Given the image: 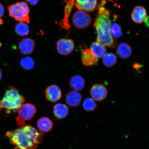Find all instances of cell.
<instances>
[{
	"label": "cell",
	"mask_w": 149,
	"mask_h": 149,
	"mask_svg": "<svg viewBox=\"0 0 149 149\" xmlns=\"http://www.w3.org/2000/svg\"><path fill=\"white\" fill-rule=\"evenodd\" d=\"M110 16V13L108 9L103 7H100L99 9L94 26L97 33V42L108 47L115 48L117 43L110 32L111 24Z\"/></svg>",
	"instance_id": "cell-2"
},
{
	"label": "cell",
	"mask_w": 149,
	"mask_h": 149,
	"mask_svg": "<svg viewBox=\"0 0 149 149\" xmlns=\"http://www.w3.org/2000/svg\"><path fill=\"white\" fill-rule=\"evenodd\" d=\"M133 67L135 70H138L141 68V65L139 63H135L133 64Z\"/></svg>",
	"instance_id": "cell-27"
},
{
	"label": "cell",
	"mask_w": 149,
	"mask_h": 149,
	"mask_svg": "<svg viewBox=\"0 0 149 149\" xmlns=\"http://www.w3.org/2000/svg\"><path fill=\"white\" fill-rule=\"evenodd\" d=\"M117 61L116 56L113 53H107L102 57V63L107 68H111L114 66Z\"/></svg>",
	"instance_id": "cell-20"
},
{
	"label": "cell",
	"mask_w": 149,
	"mask_h": 149,
	"mask_svg": "<svg viewBox=\"0 0 149 149\" xmlns=\"http://www.w3.org/2000/svg\"><path fill=\"white\" fill-rule=\"evenodd\" d=\"M15 149H36L43 140V133L29 125L23 126L14 131L7 132Z\"/></svg>",
	"instance_id": "cell-1"
},
{
	"label": "cell",
	"mask_w": 149,
	"mask_h": 149,
	"mask_svg": "<svg viewBox=\"0 0 149 149\" xmlns=\"http://www.w3.org/2000/svg\"><path fill=\"white\" fill-rule=\"evenodd\" d=\"M85 81L83 77L79 75H75L71 78L70 86L74 91H79L83 89L85 86Z\"/></svg>",
	"instance_id": "cell-17"
},
{
	"label": "cell",
	"mask_w": 149,
	"mask_h": 149,
	"mask_svg": "<svg viewBox=\"0 0 149 149\" xmlns=\"http://www.w3.org/2000/svg\"><path fill=\"white\" fill-rule=\"evenodd\" d=\"M68 107L65 104L58 103L54 106V114L58 119L64 118L68 115Z\"/></svg>",
	"instance_id": "cell-18"
},
{
	"label": "cell",
	"mask_w": 149,
	"mask_h": 149,
	"mask_svg": "<svg viewBox=\"0 0 149 149\" xmlns=\"http://www.w3.org/2000/svg\"><path fill=\"white\" fill-rule=\"evenodd\" d=\"M35 45V40L31 38H24L18 44V49L22 55H27L32 53Z\"/></svg>",
	"instance_id": "cell-9"
},
{
	"label": "cell",
	"mask_w": 149,
	"mask_h": 149,
	"mask_svg": "<svg viewBox=\"0 0 149 149\" xmlns=\"http://www.w3.org/2000/svg\"><path fill=\"white\" fill-rule=\"evenodd\" d=\"M90 47L93 54L97 58H102L107 53L105 46L97 42H93Z\"/></svg>",
	"instance_id": "cell-19"
},
{
	"label": "cell",
	"mask_w": 149,
	"mask_h": 149,
	"mask_svg": "<svg viewBox=\"0 0 149 149\" xmlns=\"http://www.w3.org/2000/svg\"><path fill=\"white\" fill-rule=\"evenodd\" d=\"M83 107L85 110L87 112H91L95 110L98 108L97 104L92 98H88L85 99L83 103Z\"/></svg>",
	"instance_id": "cell-22"
},
{
	"label": "cell",
	"mask_w": 149,
	"mask_h": 149,
	"mask_svg": "<svg viewBox=\"0 0 149 149\" xmlns=\"http://www.w3.org/2000/svg\"><path fill=\"white\" fill-rule=\"evenodd\" d=\"M81 60L83 64L86 66H96L98 64V58L89 48L84 50L82 53Z\"/></svg>",
	"instance_id": "cell-12"
},
{
	"label": "cell",
	"mask_w": 149,
	"mask_h": 149,
	"mask_svg": "<svg viewBox=\"0 0 149 149\" xmlns=\"http://www.w3.org/2000/svg\"><path fill=\"white\" fill-rule=\"evenodd\" d=\"M30 5L35 6L38 3L39 0H25Z\"/></svg>",
	"instance_id": "cell-25"
},
{
	"label": "cell",
	"mask_w": 149,
	"mask_h": 149,
	"mask_svg": "<svg viewBox=\"0 0 149 149\" xmlns=\"http://www.w3.org/2000/svg\"><path fill=\"white\" fill-rule=\"evenodd\" d=\"M9 16L17 21L29 23V8L27 3L19 2L9 5L8 8Z\"/></svg>",
	"instance_id": "cell-4"
},
{
	"label": "cell",
	"mask_w": 149,
	"mask_h": 149,
	"mask_svg": "<svg viewBox=\"0 0 149 149\" xmlns=\"http://www.w3.org/2000/svg\"><path fill=\"white\" fill-rule=\"evenodd\" d=\"M58 53L61 55H70L73 51L74 47L73 41L71 39L61 38L56 43Z\"/></svg>",
	"instance_id": "cell-7"
},
{
	"label": "cell",
	"mask_w": 149,
	"mask_h": 149,
	"mask_svg": "<svg viewBox=\"0 0 149 149\" xmlns=\"http://www.w3.org/2000/svg\"><path fill=\"white\" fill-rule=\"evenodd\" d=\"M75 7L79 10L91 12L97 6V0H75Z\"/></svg>",
	"instance_id": "cell-11"
},
{
	"label": "cell",
	"mask_w": 149,
	"mask_h": 149,
	"mask_svg": "<svg viewBox=\"0 0 149 149\" xmlns=\"http://www.w3.org/2000/svg\"><path fill=\"white\" fill-rule=\"evenodd\" d=\"M82 96L77 91H70L67 93L65 101L68 105L72 107H78L81 104Z\"/></svg>",
	"instance_id": "cell-13"
},
{
	"label": "cell",
	"mask_w": 149,
	"mask_h": 149,
	"mask_svg": "<svg viewBox=\"0 0 149 149\" xmlns=\"http://www.w3.org/2000/svg\"><path fill=\"white\" fill-rule=\"evenodd\" d=\"M2 76V74L1 70V69H0V81H1V79Z\"/></svg>",
	"instance_id": "cell-29"
},
{
	"label": "cell",
	"mask_w": 149,
	"mask_h": 149,
	"mask_svg": "<svg viewBox=\"0 0 149 149\" xmlns=\"http://www.w3.org/2000/svg\"><path fill=\"white\" fill-rule=\"evenodd\" d=\"M90 94L93 99L96 101L101 102L107 98L108 90L103 84H95L91 87Z\"/></svg>",
	"instance_id": "cell-8"
},
{
	"label": "cell",
	"mask_w": 149,
	"mask_h": 149,
	"mask_svg": "<svg viewBox=\"0 0 149 149\" xmlns=\"http://www.w3.org/2000/svg\"><path fill=\"white\" fill-rule=\"evenodd\" d=\"M24 96L15 87L9 86L2 99L0 100V110L5 109L7 113L17 112L25 102Z\"/></svg>",
	"instance_id": "cell-3"
},
{
	"label": "cell",
	"mask_w": 149,
	"mask_h": 149,
	"mask_svg": "<svg viewBox=\"0 0 149 149\" xmlns=\"http://www.w3.org/2000/svg\"><path fill=\"white\" fill-rule=\"evenodd\" d=\"M145 23L146 24V25L148 27H149V19H148V17L147 16V17L144 20Z\"/></svg>",
	"instance_id": "cell-28"
},
{
	"label": "cell",
	"mask_w": 149,
	"mask_h": 149,
	"mask_svg": "<svg viewBox=\"0 0 149 149\" xmlns=\"http://www.w3.org/2000/svg\"><path fill=\"white\" fill-rule=\"evenodd\" d=\"M37 125L40 131L42 133H48L53 128V123L49 118L43 117L37 120Z\"/></svg>",
	"instance_id": "cell-16"
},
{
	"label": "cell",
	"mask_w": 149,
	"mask_h": 149,
	"mask_svg": "<svg viewBox=\"0 0 149 149\" xmlns=\"http://www.w3.org/2000/svg\"><path fill=\"white\" fill-rule=\"evenodd\" d=\"M20 64L22 68L25 70L32 69L35 66V62L31 58L25 57L23 58L20 60Z\"/></svg>",
	"instance_id": "cell-23"
},
{
	"label": "cell",
	"mask_w": 149,
	"mask_h": 149,
	"mask_svg": "<svg viewBox=\"0 0 149 149\" xmlns=\"http://www.w3.org/2000/svg\"><path fill=\"white\" fill-rule=\"evenodd\" d=\"M1 42H0V47H1Z\"/></svg>",
	"instance_id": "cell-30"
},
{
	"label": "cell",
	"mask_w": 149,
	"mask_h": 149,
	"mask_svg": "<svg viewBox=\"0 0 149 149\" xmlns=\"http://www.w3.org/2000/svg\"><path fill=\"white\" fill-rule=\"evenodd\" d=\"M74 26L77 29H82L90 25L92 18L88 13L84 11L79 10L74 14L72 19Z\"/></svg>",
	"instance_id": "cell-6"
},
{
	"label": "cell",
	"mask_w": 149,
	"mask_h": 149,
	"mask_svg": "<svg viewBox=\"0 0 149 149\" xmlns=\"http://www.w3.org/2000/svg\"><path fill=\"white\" fill-rule=\"evenodd\" d=\"M15 31L18 36H26L29 34V27L25 23L20 22L16 25L15 27Z\"/></svg>",
	"instance_id": "cell-21"
},
{
	"label": "cell",
	"mask_w": 149,
	"mask_h": 149,
	"mask_svg": "<svg viewBox=\"0 0 149 149\" xmlns=\"http://www.w3.org/2000/svg\"><path fill=\"white\" fill-rule=\"evenodd\" d=\"M16 123L19 126H24L26 121L32 119L37 112V109L33 104L27 103L22 104L17 111Z\"/></svg>",
	"instance_id": "cell-5"
},
{
	"label": "cell",
	"mask_w": 149,
	"mask_h": 149,
	"mask_svg": "<svg viewBox=\"0 0 149 149\" xmlns=\"http://www.w3.org/2000/svg\"><path fill=\"white\" fill-rule=\"evenodd\" d=\"M116 53L120 58L126 59L129 58L132 53V48L130 45L126 43H122L117 46Z\"/></svg>",
	"instance_id": "cell-15"
},
{
	"label": "cell",
	"mask_w": 149,
	"mask_h": 149,
	"mask_svg": "<svg viewBox=\"0 0 149 149\" xmlns=\"http://www.w3.org/2000/svg\"><path fill=\"white\" fill-rule=\"evenodd\" d=\"M45 94L46 99L53 102L58 101L62 96L60 88L55 85H51L47 87Z\"/></svg>",
	"instance_id": "cell-10"
},
{
	"label": "cell",
	"mask_w": 149,
	"mask_h": 149,
	"mask_svg": "<svg viewBox=\"0 0 149 149\" xmlns=\"http://www.w3.org/2000/svg\"><path fill=\"white\" fill-rule=\"evenodd\" d=\"M110 32L112 36L116 38H120L123 34L122 28L120 26L115 23L111 24Z\"/></svg>",
	"instance_id": "cell-24"
},
{
	"label": "cell",
	"mask_w": 149,
	"mask_h": 149,
	"mask_svg": "<svg viewBox=\"0 0 149 149\" xmlns=\"http://www.w3.org/2000/svg\"><path fill=\"white\" fill-rule=\"evenodd\" d=\"M146 9L142 6H136L132 12L131 17L133 21L137 24H141L144 21L147 17Z\"/></svg>",
	"instance_id": "cell-14"
},
{
	"label": "cell",
	"mask_w": 149,
	"mask_h": 149,
	"mask_svg": "<svg viewBox=\"0 0 149 149\" xmlns=\"http://www.w3.org/2000/svg\"><path fill=\"white\" fill-rule=\"evenodd\" d=\"M4 7L3 5L0 3V18L4 14Z\"/></svg>",
	"instance_id": "cell-26"
}]
</instances>
